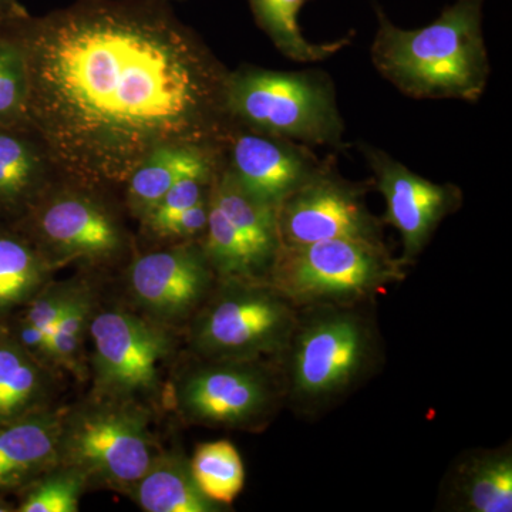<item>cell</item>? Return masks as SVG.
I'll return each mask as SVG.
<instances>
[{
    "instance_id": "6da1fadb",
    "label": "cell",
    "mask_w": 512,
    "mask_h": 512,
    "mask_svg": "<svg viewBox=\"0 0 512 512\" xmlns=\"http://www.w3.org/2000/svg\"><path fill=\"white\" fill-rule=\"evenodd\" d=\"M170 2L77 0L20 16L26 117L77 180L127 183L157 148L204 146L227 114V74Z\"/></svg>"
},
{
    "instance_id": "7a4b0ae2",
    "label": "cell",
    "mask_w": 512,
    "mask_h": 512,
    "mask_svg": "<svg viewBox=\"0 0 512 512\" xmlns=\"http://www.w3.org/2000/svg\"><path fill=\"white\" fill-rule=\"evenodd\" d=\"M483 5L484 0H456L433 23L416 30L394 25L377 6L373 66L404 96L477 101L490 76Z\"/></svg>"
},
{
    "instance_id": "3957f363",
    "label": "cell",
    "mask_w": 512,
    "mask_h": 512,
    "mask_svg": "<svg viewBox=\"0 0 512 512\" xmlns=\"http://www.w3.org/2000/svg\"><path fill=\"white\" fill-rule=\"evenodd\" d=\"M379 359L375 325L359 305L299 309L278 362L285 399L299 412H323L369 377Z\"/></svg>"
},
{
    "instance_id": "277c9868",
    "label": "cell",
    "mask_w": 512,
    "mask_h": 512,
    "mask_svg": "<svg viewBox=\"0 0 512 512\" xmlns=\"http://www.w3.org/2000/svg\"><path fill=\"white\" fill-rule=\"evenodd\" d=\"M180 332L153 322L124 301L97 298L90 322V393L167 412L168 383Z\"/></svg>"
},
{
    "instance_id": "5b68a950",
    "label": "cell",
    "mask_w": 512,
    "mask_h": 512,
    "mask_svg": "<svg viewBox=\"0 0 512 512\" xmlns=\"http://www.w3.org/2000/svg\"><path fill=\"white\" fill-rule=\"evenodd\" d=\"M150 407L89 396L63 407L57 463L79 468L90 488L127 495L164 447Z\"/></svg>"
},
{
    "instance_id": "8992f818",
    "label": "cell",
    "mask_w": 512,
    "mask_h": 512,
    "mask_svg": "<svg viewBox=\"0 0 512 512\" xmlns=\"http://www.w3.org/2000/svg\"><path fill=\"white\" fill-rule=\"evenodd\" d=\"M225 113L255 133L301 146L342 147L345 123L328 74L247 69L227 74Z\"/></svg>"
},
{
    "instance_id": "52a82bcc",
    "label": "cell",
    "mask_w": 512,
    "mask_h": 512,
    "mask_svg": "<svg viewBox=\"0 0 512 512\" xmlns=\"http://www.w3.org/2000/svg\"><path fill=\"white\" fill-rule=\"evenodd\" d=\"M168 383L167 412L207 429L261 431L285 400L274 360L202 359L188 353Z\"/></svg>"
},
{
    "instance_id": "ba28073f",
    "label": "cell",
    "mask_w": 512,
    "mask_h": 512,
    "mask_svg": "<svg viewBox=\"0 0 512 512\" xmlns=\"http://www.w3.org/2000/svg\"><path fill=\"white\" fill-rule=\"evenodd\" d=\"M298 315L268 282L217 281L183 336L188 353L202 359L279 362Z\"/></svg>"
},
{
    "instance_id": "9c48e42d",
    "label": "cell",
    "mask_w": 512,
    "mask_h": 512,
    "mask_svg": "<svg viewBox=\"0 0 512 512\" xmlns=\"http://www.w3.org/2000/svg\"><path fill=\"white\" fill-rule=\"evenodd\" d=\"M404 266L384 244L355 239H326L282 245L268 284L298 309L355 306L387 285L404 279Z\"/></svg>"
},
{
    "instance_id": "30bf717a",
    "label": "cell",
    "mask_w": 512,
    "mask_h": 512,
    "mask_svg": "<svg viewBox=\"0 0 512 512\" xmlns=\"http://www.w3.org/2000/svg\"><path fill=\"white\" fill-rule=\"evenodd\" d=\"M217 281L200 241L177 242L131 261L124 274V302L183 335Z\"/></svg>"
},
{
    "instance_id": "8fae6325",
    "label": "cell",
    "mask_w": 512,
    "mask_h": 512,
    "mask_svg": "<svg viewBox=\"0 0 512 512\" xmlns=\"http://www.w3.org/2000/svg\"><path fill=\"white\" fill-rule=\"evenodd\" d=\"M32 225V241L57 269L70 262L111 264L126 248V234L116 214L82 191L45 198L33 211Z\"/></svg>"
},
{
    "instance_id": "7c38bea8",
    "label": "cell",
    "mask_w": 512,
    "mask_h": 512,
    "mask_svg": "<svg viewBox=\"0 0 512 512\" xmlns=\"http://www.w3.org/2000/svg\"><path fill=\"white\" fill-rule=\"evenodd\" d=\"M281 244H311L326 239L384 244L382 221L367 210L362 187L323 167L278 207Z\"/></svg>"
},
{
    "instance_id": "4fadbf2b",
    "label": "cell",
    "mask_w": 512,
    "mask_h": 512,
    "mask_svg": "<svg viewBox=\"0 0 512 512\" xmlns=\"http://www.w3.org/2000/svg\"><path fill=\"white\" fill-rule=\"evenodd\" d=\"M360 147L386 200L384 221L393 225L402 237L400 264L412 265L441 221L461 207L463 192L454 184L426 180L382 150L367 144Z\"/></svg>"
},
{
    "instance_id": "5bb4252c",
    "label": "cell",
    "mask_w": 512,
    "mask_h": 512,
    "mask_svg": "<svg viewBox=\"0 0 512 512\" xmlns=\"http://www.w3.org/2000/svg\"><path fill=\"white\" fill-rule=\"evenodd\" d=\"M323 167L301 144L252 133L235 138L228 170L249 195L278 210Z\"/></svg>"
},
{
    "instance_id": "9a60e30c",
    "label": "cell",
    "mask_w": 512,
    "mask_h": 512,
    "mask_svg": "<svg viewBox=\"0 0 512 512\" xmlns=\"http://www.w3.org/2000/svg\"><path fill=\"white\" fill-rule=\"evenodd\" d=\"M63 407L0 424V497L18 494L59 460Z\"/></svg>"
},
{
    "instance_id": "2e32d148",
    "label": "cell",
    "mask_w": 512,
    "mask_h": 512,
    "mask_svg": "<svg viewBox=\"0 0 512 512\" xmlns=\"http://www.w3.org/2000/svg\"><path fill=\"white\" fill-rule=\"evenodd\" d=\"M59 372L35 359L0 323V424L55 406Z\"/></svg>"
},
{
    "instance_id": "e0dca14e",
    "label": "cell",
    "mask_w": 512,
    "mask_h": 512,
    "mask_svg": "<svg viewBox=\"0 0 512 512\" xmlns=\"http://www.w3.org/2000/svg\"><path fill=\"white\" fill-rule=\"evenodd\" d=\"M210 200L231 222L262 281L268 282L276 255L282 247L278 210L249 195L229 170L212 180Z\"/></svg>"
},
{
    "instance_id": "ac0fdd59",
    "label": "cell",
    "mask_w": 512,
    "mask_h": 512,
    "mask_svg": "<svg viewBox=\"0 0 512 512\" xmlns=\"http://www.w3.org/2000/svg\"><path fill=\"white\" fill-rule=\"evenodd\" d=\"M446 497L451 510L511 512V448L464 454L451 471Z\"/></svg>"
},
{
    "instance_id": "d6986e66",
    "label": "cell",
    "mask_w": 512,
    "mask_h": 512,
    "mask_svg": "<svg viewBox=\"0 0 512 512\" xmlns=\"http://www.w3.org/2000/svg\"><path fill=\"white\" fill-rule=\"evenodd\" d=\"M126 497L146 512H221L192 477L190 458L180 448H164Z\"/></svg>"
},
{
    "instance_id": "ffe728a7",
    "label": "cell",
    "mask_w": 512,
    "mask_h": 512,
    "mask_svg": "<svg viewBox=\"0 0 512 512\" xmlns=\"http://www.w3.org/2000/svg\"><path fill=\"white\" fill-rule=\"evenodd\" d=\"M204 146H165L144 158L127 180L128 210L138 220L147 217L181 177L212 167Z\"/></svg>"
},
{
    "instance_id": "44dd1931",
    "label": "cell",
    "mask_w": 512,
    "mask_h": 512,
    "mask_svg": "<svg viewBox=\"0 0 512 512\" xmlns=\"http://www.w3.org/2000/svg\"><path fill=\"white\" fill-rule=\"evenodd\" d=\"M56 271L32 239L0 232V323L32 301Z\"/></svg>"
},
{
    "instance_id": "7402d4cb",
    "label": "cell",
    "mask_w": 512,
    "mask_h": 512,
    "mask_svg": "<svg viewBox=\"0 0 512 512\" xmlns=\"http://www.w3.org/2000/svg\"><path fill=\"white\" fill-rule=\"evenodd\" d=\"M97 298L99 289L82 276L50 335L57 369L62 375L67 373L74 377L79 383L89 380L87 343Z\"/></svg>"
},
{
    "instance_id": "603a6c76",
    "label": "cell",
    "mask_w": 512,
    "mask_h": 512,
    "mask_svg": "<svg viewBox=\"0 0 512 512\" xmlns=\"http://www.w3.org/2000/svg\"><path fill=\"white\" fill-rule=\"evenodd\" d=\"M306 0H249L259 28L264 30L276 49L295 62H320L349 45V39L316 45L303 36L298 15Z\"/></svg>"
},
{
    "instance_id": "cb8c5ba5",
    "label": "cell",
    "mask_w": 512,
    "mask_h": 512,
    "mask_svg": "<svg viewBox=\"0 0 512 512\" xmlns=\"http://www.w3.org/2000/svg\"><path fill=\"white\" fill-rule=\"evenodd\" d=\"M190 466L195 483L215 503L229 507L244 490V463L231 441L198 444Z\"/></svg>"
},
{
    "instance_id": "d4e9b609",
    "label": "cell",
    "mask_w": 512,
    "mask_h": 512,
    "mask_svg": "<svg viewBox=\"0 0 512 512\" xmlns=\"http://www.w3.org/2000/svg\"><path fill=\"white\" fill-rule=\"evenodd\" d=\"M89 481L79 468L57 463L19 491L15 512H77Z\"/></svg>"
},
{
    "instance_id": "484cf974",
    "label": "cell",
    "mask_w": 512,
    "mask_h": 512,
    "mask_svg": "<svg viewBox=\"0 0 512 512\" xmlns=\"http://www.w3.org/2000/svg\"><path fill=\"white\" fill-rule=\"evenodd\" d=\"M40 165L22 138L0 131V207L16 210L35 194Z\"/></svg>"
},
{
    "instance_id": "4316f807",
    "label": "cell",
    "mask_w": 512,
    "mask_h": 512,
    "mask_svg": "<svg viewBox=\"0 0 512 512\" xmlns=\"http://www.w3.org/2000/svg\"><path fill=\"white\" fill-rule=\"evenodd\" d=\"M28 113V70L16 40L0 37V124L15 123Z\"/></svg>"
},
{
    "instance_id": "83f0119b",
    "label": "cell",
    "mask_w": 512,
    "mask_h": 512,
    "mask_svg": "<svg viewBox=\"0 0 512 512\" xmlns=\"http://www.w3.org/2000/svg\"><path fill=\"white\" fill-rule=\"evenodd\" d=\"M212 180H214L212 167L200 168L185 174L168 190L160 204L141 220L144 227L147 231H151L207 198L210 195Z\"/></svg>"
},
{
    "instance_id": "f1b7e54d",
    "label": "cell",
    "mask_w": 512,
    "mask_h": 512,
    "mask_svg": "<svg viewBox=\"0 0 512 512\" xmlns=\"http://www.w3.org/2000/svg\"><path fill=\"white\" fill-rule=\"evenodd\" d=\"M80 278H70L67 281L52 279L42 291L37 293L32 301L26 303L18 312L13 313L8 320H15V322L23 323V325L42 330L47 336L52 335V330L60 318V313L63 312L67 302L72 298L74 289L79 285Z\"/></svg>"
},
{
    "instance_id": "f546056e",
    "label": "cell",
    "mask_w": 512,
    "mask_h": 512,
    "mask_svg": "<svg viewBox=\"0 0 512 512\" xmlns=\"http://www.w3.org/2000/svg\"><path fill=\"white\" fill-rule=\"evenodd\" d=\"M208 198L210 195L148 232L153 237L174 241V244L200 241L208 224V210H210Z\"/></svg>"
},
{
    "instance_id": "4dcf8cb0",
    "label": "cell",
    "mask_w": 512,
    "mask_h": 512,
    "mask_svg": "<svg viewBox=\"0 0 512 512\" xmlns=\"http://www.w3.org/2000/svg\"><path fill=\"white\" fill-rule=\"evenodd\" d=\"M25 10L16 0H0V18L10 19L25 15Z\"/></svg>"
},
{
    "instance_id": "1f68e13d",
    "label": "cell",
    "mask_w": 512,
    "mask_h": 512,
    "mask_svg": "<svg viewBox=\"0 0 512 512\" xmlns=\"http://www.w3.org/2000/svg\"><path fill=\"white\" fill-rule=\"evenodd\" d=\"M16 507L5 500V497H0V512H15Z\"/></svg>"
},
{
    "instance_id": "d6a6232c",
    "label": "cell",
    "mask_w": 512,
    "mask_h": 512,
    "mask_svg": "<svg viewBox=\"0 0 512 512\" xmlns=\"http://www.w3.org/2000/svg\"><path fill=\"white\" fill-rule=\"evenodd\" d=\"M171 2H173V0H171Z\"/></svg>"
}]
</instances>
